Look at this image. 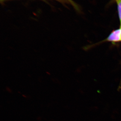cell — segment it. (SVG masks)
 I'll return each instance as SVG.
<instances>
[{
  "label": "cell",
  "mask_w": 121,
  "mask_h": 121,
  "mask_svg": "<svg viewBox=\"0 0 121 121\" xmlns=\"http://www.w3.org/2000/svg\"><path fill=\"white\" fill-rule=\"evenodd\" d=\"M5 0H0V1H2V2H3V1H4Z\"/></svg>",
  "instance_id": "3"
},
{
  "label": "cell",
  "mask_w": 121,
  "mask_h": 121,
  "mask_svg": "<svg viewBox=\"0 0 121 121\" xmlns=\"http://www.w3.org/2000/svg\"><path fill=\"white\" fill-rule=\"evenodd\" d=\"M121 28L113 31L109 35L108 37L103 41L100 42V43L105 42H112L113 43H118L121 41Z\"/></svg>",
  "instance_id": "1"
},
{
  "label": "cell",
  "mask_w": 121,
  "mask_h": 121,
  "mask_svg": "<svg viewBox=\"0 0 121 121\" xmlns=\"http://www.w3.org/2000/svg\"><path fill=\"white\" fill-rule=\"evenodd\" d=\"M117 2L118 16L121 23V0H115Z\"/></svg>",
  "instance_id": "2"
},
{
  "label": "cell",
  "mask_w": 121,
  "mask_h": 121,
  "mask_svg": "<svg viewBox=\"0 0 121 121\" xmlns=\"http://www.w3.org/2000/svg\"></svg>",
  "instance_id": "4"
}]
</instances>
